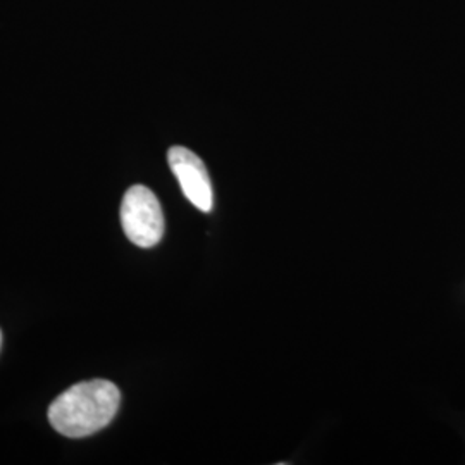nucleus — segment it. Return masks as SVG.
<instances>
[{
  "label": "nucleus",
  "instance_id": "obj_1",
  "mask_svg": "<svg viewBox=\"0 0 465 465\" xmlns=\"http://www.w3.org/2000/svg\"><path fill=\"white\" fill-rule=\"evenodd\" d=\"M119 403L121 393L114 382H78L50 403V426L67 438L92 436L113 422Z\"/></svg>",
  "mask_w": 465,
  "mask_h": 465
},
{
  "label": "nucleus",
  "instance_id": "obj_2",
  "mask_svg": "<svg viewBox=\"0 0 465 465\" xmlns=\"http://www.w3.org/2000/svg\"><path fill=\"white\" fill-rule=\"evenodd\" d=\"M121 224L128 240L140 249H152L161 242L164 236V214L150 188L134 184L124 193Z\"/></svg>",
  "mask_w": 465,
  "mask_h": 465
},
{
  "label": "nucleus",
  "instance_id": "obj_3",
  "mask_svg": "<svg viewBox=\"0 0 465 465\" xmlns=\"http://www.w3.org/2000/svg\"><path fill=\"white\" fill-rule=\"evenodd\" d=\"M167 163L182 186L184 197L202 213H211L214 203L213 184L207 167L199 155L184 147H173L167 152Z\"/></svg>",
  "mask_w": 465,
  "mask_h": 465
},
{
  "label": "nucleus",
  "instance_id": "obj_4",
  "mask_svg": "<svg viewBox=\"0 0 465 465\" xmlns=\"http://www.w3.org/2000/svg\"><path fill=\"white\" fill-rule=\"evenodd\" d=\"M0 347H2V332H0Z\"/></svg>",
  "mask_w": 465,
  "mask_h": 465
}]
</instances>
